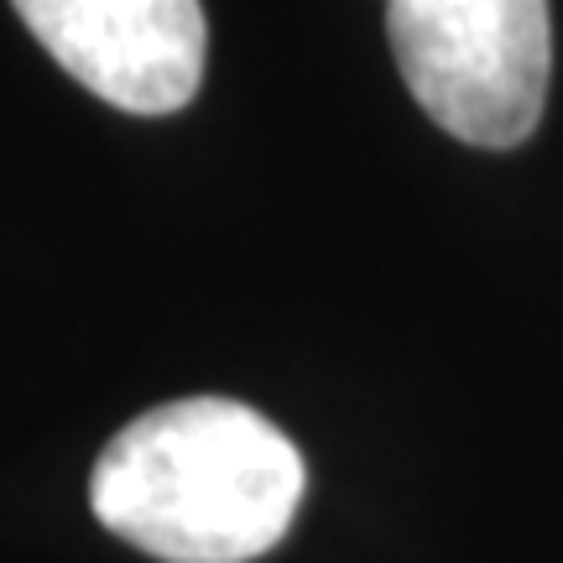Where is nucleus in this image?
Returning a JSON list of instances; mask_svg holds the SVG:
<instances>
[{"label":"nucleus","mask_w":563,"mask_h":563,"mask_svg":"<svg viewBox=\"0 0 563 563\" xmlns=\"http://www.w3.org/2000/svg\"><path fill=\"white\" fill-rule=\"evenodd\" d=\"M63 74L125 115H173L203 79L199 0H11Z\"/></svg>","instance_id":"3"},{"label":"nucleus","mask_w":563,"mask_h":563,"mask_svg":"<svg viewBox=\"0 0 563 563\" xmlns=\"http://www.w3.org/2000/svg\"><path fill=\"white\" fill-rule=\"evenodd\" d=\"M302 454L256 407L183 397L125 422L89 475L104 532L162 563H251L302 501Z\"/></svg>","instance_id":"1"},{"label":"nucleus","mask_w":563,"mask_h":563,"mask_svg":"<svg viewBox=\"0 0 563 563\" xmlns=\"http://www.w3.org/2000/svg\"><path fill=\"white\" fill-rule=\"evenodd\" d=\"M386 37L428 121L470 146H522L548 104V0H386Z\"/></svg>","instance_id":"2"}]
</instances>
